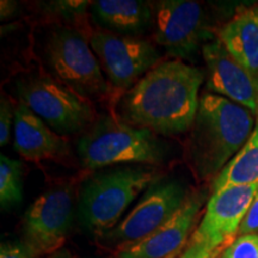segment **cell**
Returning <instances> with one entry per match:
<instances>
[{
	"label": "cell",
	"instance_id": "obj_19",
	"mask_svg": "<svg viewBox=\"0 0 258 258\" xmlns=\"http://www.w3.org/2000/svg\"><path fill=\"white\" fill-rule=\"evenodd\" d=\"M219 258H258V234L239 235Z\"/></svg>",
	"mask_w": 258,
	"mask_h": 258
},
{
	"label": "cell",
	"instance_id": "obj_16",
	"mask_svg": "<svg viewBox=\"0 0 258 258\" xmlns=\"http://www.w3.org/2000/svg\"><path fill=\"white\" fill-rule=\"evenodd\" d=\"M92 16L104 30L137 36L153 23L152 5L137 0H98Z\"/></svg>",
	"mask_w": 258,
	"mask_h": 258
},
{
	"label": "cell",
	"instance_id": "obj_25",
	"mask_svg": "<svg viewBox=\"0 0 258 258\" xmlns=\"http://www.w3.org/2000/svg\"><path fill=\"white\" fill-rule=\"evenodd\" d=\"M177 256H178V253L172 254V256H169V257H166V258H177Z\"/></svg>",
	"mask_w": 258,
	"mask_h": 258
},
{
	"label": "cell",
	"instance_id": "obj_12",
	"mask_svg": "<svg viewBox=\"0 0 258 258\" xmlns=\"http://www.w3.org/2000/svg\"><path fill=\"white\" fill-rule=\"evenodd\" d=\"M208 92L243 105L258 116V83L217 37L202 47Z\"/></svg>",
	"mask_w": 258,
	"mask_h": 258
},
{
	"label": "cell",
	"instance_id": "obj_5",
	"mask_svg": "<svg viewBox=\"0 0 258 258\" xmlns=\"http://www.w3.org/2000/svg\"><path fill=\"white\" fill-rule=\"evenodd\" d=\"M46 55L55 79L77 95L88 101L108 95L101 64L82 32L67 28L54 31L47 42Z\"/></svg>",
	"mask_w": 258,
	"mask_h": 258
},
{
	"label": "cell",
	"instance_id": "obj_6",
	"mask_svg": "<svg viewBox=\"0 0 258 258\" xmlns=\"http://www.w3.org/2000/svg\"><path fill=\"white\" fill-rule=\"evenodd\" d=\"M17 89L22 103L59 135L79 133L95 120L90 101L55 78L31 77L18 82Z\"/></svg>",
	"mask_w": 258,
	"mask_h": 258
},
{
	"label": "cell",
	"instance_id": "obj_11",
	"mask_svg": "<svg viewBox=\"0 0 258 258\" xmlns=\"http://www.w3.org/2000/svg\"><path fill=\"white\" fill-rule=\"evenodd\" d=\"M258 183L230 185L212 194L206 212L188 244L227 247L237 239L239 228L251 207Z\"/></svg>",
	"mask_w": 258,
	"mask_h": 258
},
{
	"label": "cell",
	"instance_id": "obj_24",
	"mask_svg": "<svg viewBox=\"0 0 258 258\" xmlns=\"http://www.w3.org/2000/svg\"><path fill=\"white\" fill-rule=\"evenodd\" d=\"M50 258H74L69 251H59V252L54 253Z\"/></svg>",
	"mask_w": 258,
	"mask_h": 258
},
{
	"label": "cell",
	"instance_id": "obj_17",
	"mask_svg": "<svg viewBox=\"0 0 258 258\" xmlns=\"http://www.w3.org/2000/svg\"><path fill=\"white\" fill-rule=\"evenodd\" d=\"M254 183H258V116L249 140L213 182V192L230 185Z\"/></svg>",
	"mask_w": 258,
	"mask_h": 258
},
{
	"label": "cell",
	"instance_id": "obj_7",
	"mask_svg": "<svg viewBox=\"0 0 258 258\" xmlns=\"http://www.w3.org/2000/svg\"><path fill=\"white\" fill-rule=\"evenodd\" d=\"M188 196L186 189L177 180L154 183L123 220L112 230L98 235L99 241L117 250L144 239L169 220Z\"/></svg>",
	"mask_w": 258,
	"mask_h": 258
},
{
	"label": "cell",
	"instance_id": "obj_3",
	"mask_svg": "<svg viewBox=\"0 0 258 258\" xmlns=\"http://www.w3.org/2000/svg\"><path fill=\"white\" fill-rule=\"evenodd\" d=\"M78 153L88 169H98L124 163L158 165L165 152L150 129L110 116L97 121L80 139Z\"/></svg>",
	"mask_w": 258,
	"mask_h": 258
},
{
	"label": "cell",
	"instance_id": "obj_2",
	"mask_svg": "<svg viewBox=\"0 0 258 258\" xmlns=\"http://www.w3.org/2000/svg\"><path fill=\"white\" fill-rule=\"evenodd\" d=\"M257 117L249 109L205 91L189 140V158L195 175L206 180L218 177L252 134Z\"/></svg>",
	"mask_w": 258,
	"mask_h": 258
},
{
	"label": "cell",
	"instance_id": "obj_20",
	"mask_svg": "<svg viewBox=\"0 0 258 258\" xmlns=\"http://www.w3.org/2000/svg\"><path fill=\"white\" fill-rule=\"evenodd\" d=\"M12 120H15V111L8 98H2L0 104V146L4 147L9 143Z\"/></svg>",
	"mask_w": 258,
	"mask_h": 258
},
{
	"label": "cell",
	"instance_id": "obj_21",
	"mask_svg": "<svg viewBox=\"0 0 258 258\" xmlns=\"http://www.w3.org/2000/svg\"><path fill=\"white\" fill-rule=\"evenodd\" d=\"M226 247H211L207 245L188 244L179 258H219Z\"/></svg>",
	"mask_w": 258,
	"mask_h": 258
},
{
	"label": "cell",
	"instance_id": "obj_18",
	"mask_svg": "<svg viewBox=\"0 0 258 258\" xmlns=\"http://www.w3.org/2000/svg\"><path fill=\"white\" fill-rule=\"evenodd\" d=\"M23 165L19 160L0 156V203L3 208L17 205L23 199Z\"/></svg>",
	"mask_w": 258,
	"mask_h": 258
},
{
	"label": "cell",
	"instance_id": "obj_15",
	"mask_svg": "<svg viewBox=\"0 0 258 258\" xmlns=\"http://www.w3.org/2000/svg\"><path fill=\"white\" fill-rule=\"evenodd\" d=\"M217 36L258 83V4L238 8Z\"/></svg>",
	"mask_w": 258,
	"mask_h": 258
},
{
	"label": "cell",
	"instance_id": "obj_8",
	"mask_svg": "<svg viewBox=\"0 0 258 258\" xmlns=\"http://www.w3.org/2000/svg\"><path fill=\"white\" fill-rule=\"evenodd\" d=\"M91 48L111 85L128 90L157 66L159 53L150 41L98 29L90 38Z\"/></svg>",
	"mask_w": 258,
	"mask_h": 258
},
{
	"label": "cell",
	"instance_id": "obj_10",
	"mask_svg": "<svg viewBox=\"0 0 258 258\" xmlns=\"http://www.w3.org/2000/svg\"><path fill=\"white\" fill-rule=\"evenodd\" d=\"M73 220V192L67 186L49 189L31 203L23 217V243L35 256L59 252Z\"/></svg>",
	"mask_w": 258,
	"mask_h": 258
},
{
	"label": "cell",
	"instance_id": "obj_13",
	"mask_svg": "<svg viewBox=\"0 0 258 258\" xmlns=\"http://www.w3.org/2000/svg\"><path fill=\"white\" fill-rule=\"evenodd\" d=\"M203 192L189 194L182 207L144 239L115 250V258H166L185 246L205 203Z\"/></svg>",
	"mask_w": 258,
	"mask_h": 258
},
{
	"label": "cell",
	"instance_id": "obj_22",
	"mask_svg": "<svg viewBox=\"0 0 258 258\" xmlns=\"http://www.w3.org/2000/svg\"><path fill=\"white\" fill-rule=\"evenodd\" d=\"M239 235L258 234V191L239 228Z\"/></svg>",
	"mask_w": 258,
	"mask_h": 258
},
{
	"label": "cell",
	"instance_id": "obj_1",
	"mask_svg": "<svg viewBox=\"0 0 258 258\" xmlns=\"http://www.w3.org/2000/svg\"><path fill=\"white\" fill-rule=\"evenodd\" d=\"M205 77L180 60L157 64L122 96L118 117L154 134L184 133L195 121Z\"/></svg>",
	"mask_w": 258,
	"mask_h": 258
},
{
	"label": "cell",
	"instance_id": "obj_14",
	"mask_svg": "<svg viewBox=\"0 0 258 258\" xmlns=\"http://www.w3.org/2000/svg\"><path fill=\"white\" fill-rule=\"evenodd\" d=\"M14 147L19 156L35 161L63 158L69 153V144L63 137L22 102L15 109Z\"/></svg>",
	"mask_w": 258,
	"mask_h": 258
},
{
	"label": "cell",
	"instance_id": "obj_9",
	"mask_svg": "<svg viewBox=\"0 0 258 258\" xmlns=\"http://www.w3.org/2000/svg\"><path fill=\"white\" fill-rule=\"evenodd\" d=\"M152 9L154 40L170 56L190 59L212 38L200 3L163 0Z\"/></svg>",
	"mask_w": 258,
	"mask_h": 258
},
{
	"label": "cell",
	"instance_id": "obj_4",
	"mask_svg": "<svg viewBox=\"0 0 258 258\" xmlns=\"http://www.w3.org/2000/svg\"><path fill=\"white\" fill-rule=\"evenodd\" d=\"M156 171L146 166L124 167L92 176L84 183L80 218L97 235L112 230L139 194L154 184Z\"/></svg>",
	"mask_w": 258,
	"mask_h": 258
},
{
	"label": "cell",
	"instance_id": "obj_23",
	"mask_svg": "<svg viewBox=\"0 0 258 258\" xmlns=\"http://www.w3.org/2000/svg\"><path fill=\"white\" fill-rule=\"evenodd\" d=\"M0 258H36L24 243H3Z\"/></svg>",
	"mask_w": 258,
	"mask_h": 258
}]
</instances>
